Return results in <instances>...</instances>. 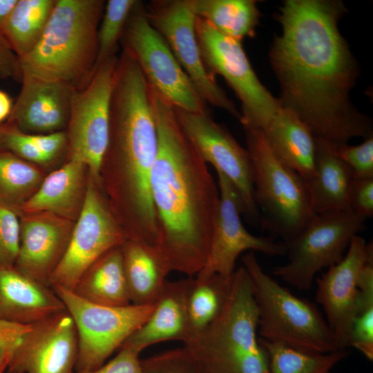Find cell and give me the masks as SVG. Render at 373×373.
Segmentation results:
<instances>
[{"label":"cell","instance_id":"cell-1","mask_svg":"<svg viewBox=\"0 0 373 373\" xmlns=\"http://www.w3.org/2000/svg\"><path fill=\"white\" fill-rule=\"evenodd\" d=\"M345 10L339 1H285L278 14L282 32L269 52L281 106L293 111L315 138L335 146L372 135L370 119L349 98L356 68L338 27Z\"/></svg>","mask_w":373,"mask_h":373},{"label":"cell","instance_id":"cell-2","mask_svg":"<svg viewBox=\"0 0 373 373\" xmlns=\"http://www.w3.org/2000/svg\"><path fill=\"white\" fill-rule=\"evenodd\" d=\"M157 149L150 184L156 248L171 272L189 277L204 267L220 202L207 163L179 125L174 106L149 86Z\"/></svg>","mask_w":373,"mask_h":373},{"label":"cell","instance_id":"cell-3","mask_svg":"<svg viewBox=\"0 0 373 373\" xmlns=\"http://www.w3.org/2000/svg\"><path fill=\"white\" fill-rule=\"evenodd\" d=\"M157 135L148 83L132 57H118L110 104L109 136L102 166L110 164L116 218L135 239L157 242L150 178Z\"/></svg>","mask_w":373,"mask_h":373},{"label":"cell","instance_id":"cell-4","mask_svg":"<svg viewBox=\"0 0 373 373\" xmlns=\"http://www.w3.org/2000/svg\"><path fill=\"white\" fill-rule=\"evenodd\" d=\"M105 4L103 0H56L40 39L19 58L22 77L83 87L95 71Z\"/></svg>","mask_w":373,"mask_h":373},{"label":"cell","instance_id":"cell-5","mask_svg":"<svg viewBox=\"0 0 373 373\" xmlns=\"http://www.w3.org/2000/svg\"><path fill=\"white\" fill-rule=\"evenodd\" d=\"M258 325L251 280L242 266L233 274L219 315L184 346L203 373H267L268 356L257 337Z\"/></svg>","mask_w":373,"mask_h":373},{"label":"cell","instance_id":"cell-6","mask_svg":"<svg viewBox=\"0 0 373 373\" xmlns=\"http://www.w3.org/2000/svg\"><path fill=\"white\" fill-rule=\"evenodd\" d=\"M242 261L251 280L262 340L309 353L341 350L314 303L294 295L267 274L254 251L245 254Z\"/></svg>","mask_w":373,"mask_h":373},{"label":"cell","instance_id":"cell-7","mask_svg":"<svg viewBox=\"0 0 373 373\" xmlns=\"http://www.w3.org/2000/svg\"><path fill=\"white\" fill-rule=\"evenodd\" d=\"M242 127L260 225L287 242L314 216L306 182L274 155L261 129Z\"/></svg>","mask_w":373,"mask_h":373},{"label":"cell","instance_id":"cell-8","mask_svg":"<svg viewBox=\"0 0 373 373\" xmlns=\"http://www.w3.org/2000/svg\"><path fill=\"white\" fill-rule=\"evenodd\" d=\"M0 345L8 373L75 372L78 335L67 310L32 324L0 320Z\"/></svg>","mask_w":373,"mask_h":373},{"label":"cell","instance_id":"cell-9","mask_svg":"<svg viewBox=\"0 0 373 373\" xmlns=\"http://www.w3.org/2000/svg\"><path fill=\"white\" fill-rule=\"evenodd\" d=\"M365 220L351 211L314 214L296 236L283 242L288 262L273 274L298 289H310L318 272L342 260L352 238L365 228Z\"/></svg>","mask_w":373,"mask_h":373},{"label":"cell","instance_id":"cell-10","mask_svg":"<svg viewBox=\"0 0 373 373\" xmlns=\"http://www.w3.org/2000/svg\"><path fill=\"white\" fill-rule=\"evenodd\" d=\"M122 49L135 60L148 84L174 107L207 112V103L161 35L151 26L145 4L137 1L121 39Z\"/></svg>","mask_w":373,"mask_h":373},{"label":"cell","instance_id":"cell-11","mask_svg":"<svg viewBox=\"0 0 373 373\" xmlns=\"http://www.w3.org/2000/svg\"><path fill=\"white\" fill-rule=\"evenodd\" d=\"M195 31L203 62L214 76H222L241 103L242 126L264 129L281 104L254 72L242 41L225 35L196 17Z\"/></svg>","mask_w":373,"mask_h":373},{"label":"cell","instance_id":"cell-12","mask_svg":"<svg viewBox=\"0 0 373 373\" xmlns=\"http://www.w3.org/2000/svg\"><path fill=\"white\" fill-rule=\"evenodd\" d=\"M72 316L78 335L75 372L98 368L150 316L154 304L111 307L86 301L71 290L52 287Z\"/></svg>","mask_w":373,"mask_h":373},{"label":"cell","instance_id":"cell-13","mask_svg":"<svg viewBox=\"0 0 373 373\" xmlns=\"http://www.w3.org/2000/svg\"><path fill=\"white\" fill-rule=\"evenodd\" d=\"M118 56L105 60L73 95L67 126L69 158L82 162L98 182L109 136L110 104Z\"/></svg>","mask_w":373,"mask_h":373},{"label":"cell","instance_id":"cell-14","mask_svg":"<svg viewBox=\"0 0 373 373\" xmlns=\"http://www.w3.org/2000/svg\"><path fill=\"white\" fill-rule=\"evenodd\" d=\"M96 184L90 177L68 246L50 277L51 287L73 290L82 274L97 259L126 240Z\"/></svg>","mask_w":373,"mask_h":373},{"label":"cell","instance_id":"cell-15","mask_svg":"<svg viewBox=\"0 0 373 373\" xmlns=\"http://www.w3.org/2000/svg\"><path fill=\"white\" fill-rule=\"evenodd\" d=\"M145 9L149 21L165 40L204 101L240 121V112L203 62L196 36V17L187 0H153Z\"/></svg>","mask_w":373,"mask_h":373},{"label":"cell","instance_id":"cell-16","mask_svg":"<svg viewBox=\"0 0 373 373\" xmlns=\"http://www.w3.org/2000/svg\"><path fill=\"white\" fill-rule=\"evenodd\" d=\"M182 130L206 163L224 175L237 190L242 214L253 225L261 224V216L254 196L249 153L209 111L194 113L174 107Z\"/></svg>","mask_w":373,"mask_h":373},{"label":"cell","instance_id":"cell-17","mask_svg":"<svg viewBox=\"0 0 373 373\" xmlns=\"http://www.w3.org/2000/svg\"><path fill=\"white\" fill-rule=\"evenodd\" d=\"M220 202L207 261L196 274L208 277L218 274L231 278L238 256L244 251H260L268 256H284L286 247L271 238L249 233L240 219L241 202L237 190L222 173L216 171Z\"/></svg>","mask_w":373,"mask_h":373},{"label":"cell","instance_id":"cell-18","mask_svg":"<svg viewBox=\"0 0 373 373\" xmlns=\"http://www.w3.org/2000/svg\"><path fill=\"white\" fill-rule=\"evenodd\" d=\"M372 248V242L366 243L356 235L342 260L317 279L316 299L340 350L349 347L352 326L359 312L358 278Z\"/></svg>","mask_w":373,"mask_h":373},{"label":"cell","instance_id":"cell-19","mask_svg":"<svg viewBox=\"0 0 373 373\" xmlns=\"http://www.w3.org/2000/svg\"><path fill=\"white\" fill-rule=\"evenodd\" d=\"M73 229V221L53 214H22L19 249L15 266L50 286V277L64 256Z\"/></svg>","mask_w":373,"mask_h":373},{"label":"cell","instance_id":"cell-20","mask_svg":"<svg viewBox=\"0 0 373 373\" xmlns=\"http://www.w3.org/2000/svg\"><path fill=\"white\" fill-rule=\"evenodd\" d=\"M21 88L6 122L27 134L67 128L75 88L69 84L23 76Z\"/></svg>","mask_w":373,"mask_h":373},{"label":"cell","instance_id":"cell-21","mask_svg":"<svg viewBox=\"0 0 373 373\" xmlns=\"http://www.w3.org/2000/svg\"><path fill=\"white\" fill-rule=\"evenodd\" d=\"M66 310L51 286L15 265L0 266V320L32 324Z\"/></svg>","mask_w":373,"mask_h":373},{"label":"cell","instance_id":"cell-22","mask_svg":"<svg viewBox=\"0 0 373 373\" xmlns=\"http://www.w3.org/2000/svg\"><path fill=\"white\" fill-rule=\"evenodd\" d=\"M188 278L166 280L154 303L148 319L124 343L139 354L146 347L163 341H189L186 311Z\"/></svg>","mask_w":373,"mask_h":373},{"label":"cell","instance_id":"cell-23","mask_svg":"<svg viewBox=\"0 0 373 373\" xmlns=\"http://www.w3.org/2000/svg\"><path fill=\"white\" fill-rule=\"evenodd\" d=\"M86 166L80 160L69 161L43 179L33 195L22 205L21 213H47L73 221L81 211Z\"/></svg>","mask_w":373,"mask_h":373},{"label":"cell","instance_id":"cell-24","mask_svg":"<svg viewBox=\"0 0 373 373\" xmlns=\"http://www.w3.org/2000/svg\"><path fill=\"white\" fill-rule=\"evenodd\" d=\"M274 155L305 180L314 171L316 140L309 128L291 109L282 106L262 130Z\"/></svg>","mask_w":373,"mask_h":373},{"label":"cell","instance_id":"cell-25","mask_svg":"<svg viewBox=\"0 0 373 373\" xmlns=\"http://www.w3.org/2000/svg\"><path fill=\"white\" fill-rule=\"evenodd\" d=\"M315 140L314 173L305 180L314 213L351 211L349 194L354 179L352 171L336 155L331 144Z\"/></svg>","mask_w":373,"mask_h":373},{"label":"cell","instance_id":"cell-26","mask_svg":"<svg viewBox=\"0 0 373 373\" xmlns=\"http://www.w3.org/2000/svg\"><path fill=\"white\" fill-rule=\"evenodd\" d=\"M131 303L153 305L171 272L156 247L126 240L121 245Z\"/></svg>","mask_w":373,"mask_h":373},{"label":"cell","instance_id":"cell-27","mask_svg":"<svg viewBox=\"0 0 373 373\" xmlns=\"http://www.w3.org/2000/svg\"><path fill=\"white\" fill-rule=\"evenodd\" d=\"M71 291L94 304L111 307L131 304L121 246L110 249L97 259Z\"/></svg>","mask_w":373,"mask_h":373},{"label":"cell","instance_id":"cell-28","mask_svg":"<svg viewBox=\"0 0 373 373\" xmlns=\"http://www.w3.org/2000/svg\"><path fill=\"white\" fill-rule=\"evenodd\" d=\"M196 17L220 32L242 41L255 35L260 11L254 0H187Z\"/></svg>","mask_w":373,"mask_h":373},{"label":"cell","instance_id":"cell-29","mask_svg":"<svg viewBox=\"0 0 373 373\" xmlns=\"http://www.w3.org/2000/svg\"><path fill=\"white\" fill-rule=\"evenodd\" d=\"M231 278L218 274L188 278L186 311L189 337L186 343L201 334L219 315L229 293Z\"/></svg>","mask_w":373,"mask_h":373},{"label":"cell","instance_id":"cell-30","mask_svg":"<svg viewBox=\"0 0 373 373\" xmlns=\"http://www.w3.org/2000/svg\"><path fill=\"white\" fill-rule=\"evenodd\" d=\"M56 0H17L0 32L12 51L21 58L40 39Z\"/></svg>","mask_w":373,"mask_h":373},{"label":"cell","instance_id":"cell-31","mask_svg":"<svg viewBox=\"0 0 373 373\" xmlns=\"http://www.w3.org/2000/svg\"><path fill=\"white\" fill-rule=\"evenodd\" d=\"M42 180V174L35 164L0 148V205L19 216L22 205Z\"/></svg>","mask_w":373,"mask_h":373},{"label":"cell","instance_id":"cell-32","mask_svg":"<svg viewBox=\"0 0 373 373\" xmlns=\"http://www.w3.org/2000/svg\"><path fill=\"white\" fill-rule=\"evenodd\" d=\"M259 341L268 356L267 373H331L332 368L349 353L346 350L324 354L309 353L261 338Z\"/></svg>","mask_w":373,"mask_h":373},{"label":"cell","instance_id":"cell-33","mask_svg":"<svg viewBox=\"0 0 373 373\" xmlns=\"http://www.w3.org/2000/svg\"><path fill=\"white\" fill-rule=\"evenodd\" d=\"M137 0H108L97 33V57L95 68L116 55L128 17Z\"/></svg>","mask_w":373,"mask_h":373},{"label":"cell","instance_id":"cell-34","mask_svg":"<svg viewBox=\"0 0 373 373\" xmlns=\"http://www.w3.org/2000/svg\"><path fill=\"white\" fill-rule=\"evenodd\" d=\"M144 373H203L184 347L141 361Z\"/></svg>","mask_w":373,"mask_h":373},{"label":"cell","instance_id":"cell-35","mask_svg":"<svg viewBox=\"0 0 373 373\" xmlns=\"http://www.w3.org/2000/svg\"><path fill=\"white\" fill-rule=\"evenodd\" d=\"M20 244V219L13 210L0 205V266L15 265Z\"/></svg>","mask_w":373,"mask_h":373},{"label":"cell","instance_id":"cell-36","mask_svg":"<svg viewBox=\"0 0 373 373\" xmlns=\"http://www.w3.org/2000/svg\"><path fill=\"white\" fill-rule=\"evenodd\" d=\"M332 147L336 155L351 169L354 178H373L372 135L358 145L343 144Z\"/></svg>","mask_w":373,"mask_h":373},{"label":"cell","instance_id":"cell-37","mask_svg":"<svg viewBox=\"0 0 373 373\" xmlns=\"http://www.w3.org/2000/svg\"><path fill=\"white\" fill-rule=\"evenodd\" d=\"M350 347L358 350L368 360H373V309L355 318L350 336Z\"/></svg>","mask_w":373,"mask_h":373},{"label":"cell","instance_id":"cell-38","mask_svg":"<svg viewBox=\"0 0 373 373\" xmlns=\"http://www.w3.org/2000/svg\"><path fill=\"white\" fill-rule=\"evenodd\" d=\"M349 202L352 211L366 219L372 217L373 178H354L350 190Z\"/></svg>","mask_w":373,"mask_h":373},{"label":"cell","instance_id":"cell-39","mask_svg":"<svg viewBox=\"0 0 373 373\" xmlns=\"http://www.w3.org/2000/svg\"><path fill=\"white\" fill-rule=\"evenodd\" d=\"M140 354L122 346L118 354L110 361L97 369L75 373H144Z\"/></svg>","mask_w":373,"mask_h":373},{"label":"cell","instance_id":"cell-40","mask_svg":"<svg viewBox=\"0 0 373 373\" xmlns=\"http://www.w3.org/2000/svg\"><path fill=\"white\" fill-rule=\"evenodd\" d=\"M357 287L359 314L373 309V248L370 251L367 258L360 271Z\"/></svg>","mask_w":373,"mask_h":373},{"label":"cell","instance_id":"cell-41","mask_svg":"<svg viewBox=\"0 0 373 373\" xmlns=\"http://www.w3.org/2000/svg\"><path fill=\"white\" fill-rule=\"evenodd\" d=\"M29 136L34 144L50 161L68 146L66 131L48 134H29Z\"/></svg>","mask_w":373,"mask_h":373},{"label":"cell","instance_id":"cell-42","mask_svg":"<svg viewBox=\"0 0 373 373\" xmlns=\"http://www.w3.org/2000/svg\"><path fill=\"white\" fill-rule=\"evenodd\" d=\"M7 78L21 82L22 71L19 57L0 32V79Z\"/></svg>","mask_w":373,"mask_h":373},{"label":"cell","instance_id":"cell-43","mask_svg":"<svg viewBox=\"0 0 373 373\" xmlns=\"http://www.w3.org/2000/svg\"><path fill=\"white\" fill-rule=\"evenodd\" d=\"M13 104L10 97L0 90V123L9 117Z\"/></svg>","mask_w":373,"mask_h":373},{"label":"cell","instance_id":"cell-44","mask_svg":"<svg viewBox=\"0 0 373 373\" xmlns=\"http://www.w3.org/2000/svg\"><path fill=\"white\" fill-rule=\"evenodd\" d=\"M17 0H0V30Z\"/></svg>","mask_w":373,"mask_h":373},{"label":"cell","instance_id":"cell-45","mask_svg":"<svg viewBox=\"0 0 373 373\" xmlns=\"http://www.w3.org/2000/svg\"><path fill=\"white\" fill-rule=\"evenodd\" d=\"M9 363V356L0 345V373H4Z\"/></svg>","mask_w":373,"mask_h":373}]
</instances>
